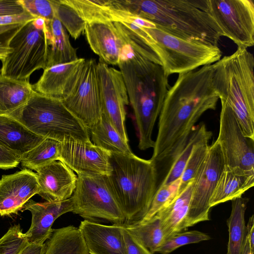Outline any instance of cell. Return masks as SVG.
<instances>
[{
	"mask_svg": "<svg viewBox=\"0 0 254 254\" xmlns=\"http://www.w3.org/2000/svg\"><path fill=\"white\" fill-rule=\"evenodd\" d=\"M225 167L222 151L216 140L209 146L206 157L193 179L187 218V229L198 223L209 220L210 200Z\"/></svg>",
	"mask_w": 254,
	"mask_h": 254,
	"instance_id": "4fadbf2b",
	"label": "cell"
},
{
	"mask_svg": "<svg viewBox=\"0 0 254 254\" xmlns=\"http://www.w3.org/2000/svg\"><path fill=\"white\" fill-rule=\"evenodd\" d=\"M45 250V243L43 245L28 243L20 254H44Z\"/></svg>",
	"mask_w": 254,
	"mask_h": 254,
	"instance_id": "f6af8a7d",
	"label": "cell"
},
{
	"mask_svg": "<svg viewBox=\"0 0 254 254\" xmlns=\"http://www.w3.org/2000/svg\"><path fill=\"white\" fill-rule=\"evenodd\" d=\"M209 64L181 73L166 94L150 159L156 164L173 159L181 150L194 125L206 111L215 110L219 96Z\"/></svg>",
	"mask_w": 254,
	"mask_h": 254,
	"instance_id": "6da1fadb",
	"label": "cell"
},
{
	"mask_svg": "<svg viewBox=\"0 0 254 254\" xmlns=\"http://www.w3.org/2000/svg\"><path fill=\"white\" fill-rule=\"evenodd\" d=\"M143 28L155 42L152 49L167 76L211 64L221 58L222 53L218 46L183 39L164 32L155 25Z\"/></svg>",
	"mask_w": 254,
	"mask_h": 254,
	"instance_id": "ba28073f",
	"label": "cell"
},
{
	"mask_svg": "<svg viewBox=\"0 0 254 254\" xmlns=\"http://www.w3.org/2000/svg\"><path fill=\"white\" fill-rule=\"evenodd\" d=\"M216 140L223 155L225 168L237 174L254 175V140L246 137L232 110L221 105Z\"/></svg>",
	"mask_w": 254,
	"mask_h": 254,
	"instance_id": "8fae6325",
	"label": "cell"
},
{
	"mask_svg": "<svg viewBox=\"0 0 254 254\" xmlns=\"http://www.w3.org/2000/svg\"><path fill=\"white\" fill-rule=\"evenodd\" d=\"M61 142L45 138L39 144L21 156L23 167L37 171L54 161L59 160Z\"/></svg>",
	"mask_w": 254,
	"mask_h": 254,
	"instance_id": "1f68e13d",
	"label": "cell"
},
{
	"mask_svg": "<svg viewBox=\"0 0 254 254\" xmlns=\"http://www.w3.org/2000/svg\"><path fill=\"white\" fill-rule=\"evenodd\" d=\"M73 210L71 197L61 201L37 202L30 199L21 211L28 210L32 215L31 223L25 233L29 244L43 245L51 236L52 225L60 216Z\"/></svg>",
	"mask_w": 254,
	"mask_h": 254,
	"instance_id": "e0dca14e",
	"label": "cell"
},
{
	"mask_svg": "<svg viewBox=\"0 0 254 254\" xmlns=\"http://www.w3.org/2000/svg\"><path fill=\"white\" fill-rule=\"evenodd\" d=\"M110 156L91 140L71 138L61 142L59 161L77 175L107 176L111 171Z\"/></svg>",
	"mask_w": 254,
	"mask_h": 254,
	"instance_id": "9a60e30c",
	"label": "cell"
},
{
	"mask_svg": "<svg viewBox=\"0 0 254 254\" xmlns=\"http://www.w3.org/2000/svg\"><path fill=\"white\" fill-rule=\"evenodd\" d=\"M249 199L240 196L232 200V210L227 220L229 241L226 254H242L246 239L245 212Z\"/></svg>",
	"mask_w": 254,
	"mask_h": 254,
	"instance_id": "f1b7e54d",
	"label": "cell"
},
{
	"mask_svg": "<svg viewBox=\"0 0 254 254\" xmlns=\"http://www.w3.org/2000/svg\"><path fill=\"white\" fill-rule=\"evenodd\" d=\"M193 180L178 194L170 204L157 214L161 220L165 240L176 233L187 229V218L191 197Z\"/></svg>",
	"mask_w": 254,
	"mask_h": 254,
	"instance_id": "603a6c76",
	"label": "cell"
},
{
	"mask_svg": "<svg viewBox=\"0 0 254 254\" xmlns=\"http://www.w3.org/2000/svg\"><path fill=\"white\" fill-rule=\"evenodd\" d=\"M211 137H206L196 143L192 149L184 172L181 177V184L179 189L180 193L193 180L200 165L208 153L209 146L208 141Z\"/></svg>",
	"mask_w": 254,
	"mask_h": 254,
	"instance_id": "e575fe53",
	"label": "cell"
},
{
	"mask_svg": "<svg viewBox=\"0 0 254 254\" xmlns=\"http://www.w3.org/2000/svg\"><path fill=\"white\" fill-rule=\"evenodd\" d=\"M108 186L126 218L125 226L139 223L145 216L157 189L156 164L135 154L111 153Z\"/></svg>",
	"mask_w": 254,
	"mask_h": 254,
	"instance_id": "277c9868",
	"label": "cell"
},
{
	"mask_svg": "<svg viewBox=\"0 0 254 254\" xmlns=\"http://www.w3.org/2000/svg\"><path fill=\"white\" fill-rule=\"evenodd\" d=\"M122 230L125 243V254H154L130 234L124 226Z\"/></svg>",
	"mask_w": 254,
	"mask_h": 254,
	"instance_id": "60d3db41",
	"label": "cell"
},
{
	"mask_svg": "<svg viewBox=\"0 0 254 254\" xmlns=\"http://www.w3.org/2000/svg\"><path fill=\"white\" fill-rule=\"evenodd\" d=\"M89 132L94 145L111 153L126 155L134 154L128 143L123 139L103 114Z\"/></svg>",
	"mask_w": 254,
	"mask_h": 254,
	"instance_id": "f546056e",
	"label": "cell"
},
{
	"mask_svg": "<svg viewBox=\"0 0 254 254\" xmlns=\"http://www.w3.org/2000/svg\"><path fill=\"white\" fill-rule=\"evenodd\" d=\"M53 4L56 17L74 39L84 33L86 22L74 9L65 3L64 0H54Z\"/></svg>",
	"mask_w": 254,
	"mask_h": 254,
	"instance_id": "836d02e7",
	"label": "cell"
},
{
	"mask_svg": "<svg viewBox=\"0 0 254 254\" xmlns=\"http://www.w3.org/2000/svg\"><path fill=\"white\" fill-rule=\"evenodd\" d=\"M28 244L20 225H14L0 239V254H20Z\"/></svg>",
	"mask_w": 254,
	"mask_h": 254,
	"instance_id": "74e56055",
	"label": "cell"
},
{
	"mask_svg": "<svg viewBox=\"0 0 254 254\" xmlns=\"http://www.w3.org/2000/svg\"><path fill=\"white\" fill-rule=\"evenodd\" d=\"M46 21L48 43L46 67L77 60L76 49L71 44L65 28L60 21L55 17Z\"/></svg>",
	"mask_w": 254,
	"mask_h": 254,
	"instance_id": "cb8c5ba5",
	"label": "cell"
},
{
	"mask_svg": "<svg viewBox=\"0 0 254 254\" xmlns=\"http://www.w3.org/2000/svg\"><path fill=\"white\" fill-rule=\"evenodd\" d=\"M118 65L134 113L138 148H153V130L169 88L168 76L161 65L147 60L128 44L123 48Z\"/></svg>",
	"mask_w": 254,
	"mask_h": 254,
	"instance_id": "3957f363",
	"label": "cell"
},
{
	"mask_svg": "<svg viewBox=\"0 0 254 254\" xmlns=\"http://www.w3.org/2000/svg\"><path fill=\"white\" fill-rule=\"evenodd\" d=\"M213 82L221 105L230 109L244 135L254 140V58L247 49L238 48L212 64Z\"/></svg>",
	"mask_w": 254,
	"mask_h": 254,
	"instance_id": "5b68a950",
	"label": "cell"
},
{
	"mask_svg": "<svg viewBox=\"0 0 254 254\" xmlns=\"http://www.w3.org/2000/svg\"><path fill=\"white\" fill-rule=\"evenodd\" d=\"M212 134V132L206 129L203 123L194 127L185 145L171 161L168 173L158 187L171 184L180 179L194 145L206 137H211Z\"/></svg>",
	"mask_w": 254,
	"mask_h": 254,
	"instance_id": "4dcf8cb0",
	"label": "cell"
},
{
	"mask_svg": "<svg viewBox=\"0 0 254 254\" xmlns=\"http://www.w3.org/2000/svg\"><path fill=\"white\" fill-rule=\"evenodd\" d=\"M34 91L28 80L14 79L0 73V115H9L22 107Z\"/></svg>",
	"mask_w": 254,
	"mask_h": 254,
	"instance_id": "484cf974",
	"label": "cell"
},
{
	"mask_svg": "<svg viewBox=\"0 0 254 254\" xmlns=\"http://www.w3.org/2000/svg\"><path fill=\"white\" fill-rule=\"evenodd\" d=\"M84 33L90 48L107 64L118 65L122 51L127 44L111 21L86 23Z\"/></svg>",
	"mask_w": 254,
	"mask_h": 254,
	"instance_id": "d6986e66",
	"label": "cell"
},
{
	"mask_svg": "<svg viewBox=\"0 0 254 254\" xmlns=\"http://www.w3.org/2000/svg\"><path fill=\"white\" fill-rule=\"evenodd\" d=\"M44 254H89L78 228L69 225L54 229L45 243Z\"/></svg>",
	"mask_w": 254,
	"mask_h": 254,
	"instance_id": "4316f807",
	"label": "cell"
},
{
	"mask_svg": "<svg viewBox=\"0 0 254 254\" xmlns=\"http://www.w3.org/2000/svg\"><path fill=\"white\" fill-rule=\"evenodd\" d=\"M111 3L183 39L218 46L223 36L210 13L208 0H113Z\"/></svg>",
	"mask_w": 254,
	"mask_h": 254,
	"instance_id": "7a4b0ae2",
	"label": "cell"
},
{
	"mask_svg": "<svg viewBox=\"0 0 254 254\" xmlns=\"http://www.w3.org/2000/svg\"><path fill=\"white\" fill-rule=\"evenodd\" d=\"M126 42L147 60L161 65L152 48L155 42L144 28L129 21L113 22Z\"/></svg>",
	"mask_w": 254,
	"mask_h": 254,
	"instance_id": "83f0119b",
	"label": "cell"
},
{
	"mask_svg": "<svg viewBox=\"0 0 254 254\" xmlns=\"http://www.w3.org/2000/svg\"><path fill=\"white\" fill-rule=\"evenodd\" d=\"M23 7L33 16L51 20L55 17L53 1L48 0H19Z\"/></svg>",
	"mask_w": 254,
	"mask_h": 254,
	"instance_id": "f35d334b",
	"label": "cell"
},
{
	"mask_svg": "<svg viewBox=\"0 0 254 254\" xmlns=\"http://www.w3.org/2000/svg\"><path fill=\"white\" fill-rule=\"evenodd\" d=\"M72 212L84 219H101L125 226L126 218L107 183L106 176L77 175L71 196Z\"/></svg>",
	"mask_w": 254,
	"mask_h": 254,
	"instance_id": "9c48e42d",
	"label": "cell"
},
{
	"mask_svg": "<svg viewBox=\"0 0 254 254\" xmlns=\"http://www.w3.org/2000/svg\"><path fill=\"white\" fill-rule=\"evenodd\" d=\"M125 229L152 253L157 250L165 241L161 220L157 215L147 221L135 225L124 226Z\"/></svg>",
	"mask_w": 254,
	"mask_h": 254,
	"instance_id": "d6a6232c",
	"label": "cell"
},
{
	"mask_svg": "<svg viewBox=\"0 0 254 254\" xmlns=\"http://www.w3.org/2000/svg\"><path fill=\"white\" fill-rule=\"evenodd\" d=\"M24 23L0 25V61L12 51V49L9 46L10 41Z\"/></svg>",
	"mask_w": 254,
	"mask_h": 254,
	"instance_id": "ab89813d",
	"label": "cell"
},
{
	"mask_svg": "<svg viewBox=\"0 0 254 254\" xmlns=\"http://www.w3.org/2000/svg\"><path fill=\"white\" fill-rule=\"evenodd\" d=\"M21 156L0 145V169H9L16 167L20 162Z\"/></svg>",
	"mask_w": 254,
	"mask_h": 254,
	"instance_id": "7bdbcfd3",
	"label": "cell"
},
{
	"mask_svg": "<svg viewBox=\"0 0 254 254\" xmlns=\"http://www.w3.org/2000/svg\"><path fill=\"white\" fill-rule=\"evenodd\" d=\"M210 239V237L197 230L183 231L166 239L157 253L169 254L177 249L190 244L197 243Z\"/></svg>",
	"mask_w": 254,
	"mask_h": 254,
	"instance_id": "8d00e7d4",
	"label": "cell"
},
{
	"mask_svg": "<svg viewBox=\"0 0 254 254\" xmlns=\"http://www.w3.org/2000/svg\"><path fill=\"white\" fill-rule=\"evenodd\" d=\"M122 227L84 219L78 228L89 254H125Z\"/></svg>",
	"mask_w": 254,
	"mask_h": 254,
	"instance_id": "ffe728a7",
	"label": "cell"
},
{
	"mask_svg": "<svg viewBox=\"0 0 254 254\" xmlns=\"http://www.w3.org/2000/svg\"><path fill=\"white\" fill-rule=\"evenodd\" d=\"M209 12L223 36L238 48L254 45V3L252 0H208Z\"/></svg>",
	"mask_w": 254,
	"mask_h": 254,
	"instance_id": "7c38bea8",
	"label": "cell"
},
{
	"mask_svg": "<svg viewBox=\"0 0 254 254\" xmlns=\"http://www.w3.org/2000/svg\"><path fill=\"white\" fill-rule=\"evenodd\" d=\"M12 51L1 60L0 74L26 80L47 66L48 43L46 20L39 17L24 23L10 41Z\"/></svg>",
	"mask_w": 254,
	"mask_h": 254,
	"instance_id": "52a82bcc",
	"label": "cell"
},
{
	"mask_svg": "<svg viewBox=\"0 0 254 254\" xmlns=\"http://www.w3.org/2000/svg\"><path fill=\"white\" fill-rule=\"evenodd\" d=\"M26 12L19 0H0V17L20 15Z\"/></svg>",
	"mask_w": 254,
	"mask_h": 254,
	"instance_id": "b9f144b4",
	"label": "cell"
},
{
	"mask_svg": "<svg viewBox=\"0 0 254 254\" xmlns=\"http://www.w3.org/2000/svg\"><path fill=\"white\" fill-rule=\"evenodd\" d=\"M97 63L93 59L85 60L70 90L62 99L88 131L102 115Z\"/></svg>",
	"mask_w": 254,
	"mask_h": 254,
	"instance_id": "30bf717a",
	"label": "cell"
},
{
	"mask_svg": "<svg viewBox=\"0 0 254 254\" xmlns=\"http://www.w3.org/2000/svg\"><path fill=\"white\" fill-rule=\"evenodd\" d=\"M246 236L248 238L251 251H254V218L252 215L246 226Z\"/></svg>",
	"mask_w": 254,
	"mask_h": 254,
	"instance_id": "bcb514c9",
	"label": "cell"
},
{
	"mask_svg": "<svg viewBox=\"0 0 254 254\" xmlns=\"http://www.w3.org/2000/svg\"><path fill=\"white\" fill-rule=\"evenodd\" d=\"M180 184L181 179H179L171 184L158 186L147 213L139 223L148 221L170 204L178 195Z\"/></svg>",
	"mask_w": 254,
	"mask_h": 254,
	"instance_id": "d590c367",
	"label": "cell"
},
{
	"mask_svg": "<svg viewBox=\"0 0 254 254\" xmlns=\"http://www.w3.org/2000/svg\"><path fill=\"white\" fill-rule=\"evenodd\" d=\"M97 74L102 114L123 139L128 143L126 127V107L129 103L122 73L99 60L97 63Z\"/></svg>",
	"mask_w": 254,
	"mask_h": 254,
	"instance_id": "5bb4252c",
	"label": "cell"
},
{
	"mask_svg": "<svg viewBox=\"0 0 254 254\" xmlns=\"http://www.w3.org/2000/svg\"><path fill=\"white\" fill-rule=\"evenodd\" d=\"M36 18L27 11L20 15L0 17V25L24 23Z\"/></svg>",
	"mask_w": 254,
	"mask_h": 254,
	"instance_id": "ee69618b",
	"label": "cell"
},
{
	"mask_svg": "<svg viewBox=\"0 0 254 254\" xmlns=\"http://www.w3.org/2000/svg\"><path fill=\"white\" fill-rule=\"evenodd\" d=\"M242 254H254L250 249L249 242L247 236L246 235V239L245 242L244 248Z\"/></svg>",
	"mask_w": 254,
	"mask_h": 254,
	"instance_id": "7dc6e473",
	"label": "cell"
},
{
	"mask_svg": "<svg viewBox=\"0 0 254 254\" xmlns=\"http://www.w3.org/2000/svg\"><path fill=\"white\" fill-rule=\"evenodd\" d=\"M85 59L47 67L33 89L42 94L62 99L68 93L75 82Z\"/></svg>",
	"mask_w": 254,
	"mask_h": 254,
	"instance_id": "44dd1931",
	"label": "cell"
},
{
	"mask_svg": "<svg viewBox=\"0 0 254 254\" xmlns=\"http://www.w3.org/2000/svg\"><path fill=\"white\" fill-rule=\"evenodd\" d=\"M39 192L47 201H61L69 198L76 187L77 176L60 161H54L36 171Z\"/></svg>",
	"mask_w": 254,
	"mask_h": 254,
	"instance_id": "ac0fdd59",
	"label": "cell"
},
{
	"mask_svg": "<svg viewBox=\"0 0 254 254\" xmlns=\"http://www.w3.org/2000/svg\"><path fill=\"white\" fill-rule=\"evenodd\" d=\"M254 185V175L237 174L225 168L211 197L210 207L242 196Z\"/></svg>",
	"mask_w": 254,
	"mask_h": 254,
	"instance_id": "d4e9b609",
	"label": "cell"
},
{
	"mask_svg": "<svg viewBox=\"0 0 254 254\" xmlns=\"http://www.w3.org/2000/svg\"><path fill=\"white\" fill-rule=\"evenodd\" d=\"M39 192L37 174L31 170L3 175L0 180V216L17 213Z\"/></svg>",
	"mask_w": 254,
	"mask_h": 254,
	"instance_id": "2e32d148",
	"label": "cell"
},
{
	"mask_svg": "<svg viewBox=\"0 0 254 254\" xmlns=\"http://www.w3.org/2000/svg\"><path fill=\"white\" fill-rule=\"evenodd\" d=\"M9 115L38 136L60 142L73 138L90 140L88 130L61 99L34 91L27 102Z\"/></svg>",
	"mask_w": 254,
	"mask_h": 254,
	"instance_id": "8992f818",
	"label": "cell"
},
{
	"mask_svg": "<svg viewBox=\"0 0 254 254\" xmlns=\"http://www.w3.org/2000/svg\"><path fill=\"white\" fill-rule=\"evenodd\" d=\"M45 138L35 134L8 115H0V145L21 156Z\"/></svg>",
	"mask_w": 254,
	"mask_h": 254,
	"instance_id": "7402d4cb",
	"label": "cell"
}]
</instances>
